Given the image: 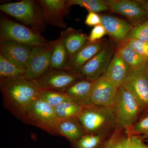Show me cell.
Instances as JSON below:
<instances>
[{"mask_svg": "<svg viewBox=\"0 0 148 148\" xmlns=\"http://www.w3.org/2000/svg\"><path fill=\"white\" fill-rule=\"evenodd\" d=\"M115 53L126 63L130 69H142L147 67V60L142 57L125 41H123L118 47Z\"/></svg>", "mask_w": 148, "mask_h": 148, "instance_id": "44dd1931", "label": "cell"}, {"mask_svg": "<svg viewBox=\"0 0 148 148\" xmlns=\"http://www.w3.org/2000/svg\"><path fill=\"white\" fill-rule=\"evenodd\" d=\"M39 96L53 108L63 102L71 101L65 92L53 90H40Z\"/></svg>", "mask_w": 148, "mask_h": 148, "instance_id": "4316f807", "label": "cell"}, {"mask_svg": "<svg viewBox=\"0 0 148 148\" xmlns=\"http://www.w3.org/2000/svg\"><path fill=\"white\" fill-rule=\"evenodd\" d=\"M130 69L126 63L115 53L103 76L119 88L124 82Z\"/></svg>", "mask_w": 148, "mask_h": 148, "instance_id": "ac0fdd59", "label": "cell"}, {"mask_svg": "<svg viewBox=\"0 0 148 148\" xmlns=\"http://www.w3.org/2000/svg\"><path fill=\"white\" fill-rule=\"evenodd\" d=\"M112 108L115 117L116 128L125 130L129 129L137 121L143 111L135 97L122 86L118 89Z\"/></svg>", "mask_w": 148, "mask_h": 148, "instance_id": "3957f363", "label": "cell"}, {"mask_svg": "<svg viewBox=\"0 0 148 148\" xmlns=\"http://www.w3.org/2000/svg\"><path fill=\"white\" fill-rule=\"evenodd\" d=\"M129 39L148 42V19L140 25L133 27L124 41Z\"/></svg>", "mask_w": 148, "mask_h": 148, "instance_id": "f546056e", "label": "cell"}, {"mask_svg": "<svg viewBox=\"0 0 148 148\" xmlns=\"http://www.w3.org/2000/svg\"><path fill=\"white\" fill-rule=\"evenodd\" d=\"M142 4L143 6V8L148 12V2L144 3H142Z\"/></svg>", "mask_w": 148, "mask_h": 148, "instance_id": "e575fe53", "label": "cell"}, {"mask_svg": "<svg viewBox=\"0 0 148 148\" xmlns=\"http://www.w3.org/2000/svg\"><path fill=\"white\" fill-rule=\"evenodd\" d=\"M113 46H104L100 52L83 66L80 73L86 79L94 82L106 73L112 60L113 53Z\"/></svg>", "mask_w": 148, "mask_h": 148, "instance_id": "30bf717a", "label": "cell"}, {"mask_svg": "<svg viewBox=\"0 0 148 148\" xmlns=\"http://www.w3.org/2000/svg\"><path fill=\"white\" fill-rule=\"evenodd\" d=\"M0 10L35 31L39 32L44 29L45 21L34 1L24 0L3 4L0 5Z\"/></svg>", "mask_w": 148, "mask_h": 148, "instance_id": "8992f818", "label": "cell"}, {"mask_svg": "<svg viewBox=\"0 0 148 148\" xmlns=\"http://www.w3.org/2000/svg\"><path fill=\"white\" fill-rule=\"evenodd\" d=\"M69 5H78L86 9L88 12H99L108 10L106 1L102 0H70Z\"/></svg>", "mask_w": 148, "mask_h": 148, "instance_id": "83f0119b", "label": "cell"}, {"mask_svg": "<svg viewBox=\"0 0 148 148\" xmlns=\"http://www.w3.org/2000/svg\"><path fill=\"white\" fill-rule=\"evenodd\" d=\"M53 49L52 42L49 45L33 48L26 69L25 77L27 78L34 81L50 68Z\"/></svg>", "mask_w": 148, "mask_h": 148, "instance_id": "9c48e42d", "label": "cell"}, {"mask_svg": "<svg viewBox=\"0 0 148 148\" xmlns=\"http://www.w3.org/2000/svg\"><path fill=\"white\" fill-rule=\"evenodd\" d=\"M21 121L51 134L58 135L57 127L60 120L56 116L53 108L39 95L30 104Z\"/></svg>", "mask_w": 148, "mask_h": 148, "instance_id": "277c9868", "label": "cell"}, {"mask_svg": "<svg viewBox=\"0 0 148 148\" xmlns=\"http://www.w3.org/2000/svg\"><path fill=\"white\" fill-rule=\"evenodd\" d=\"M0 88L5 108L21 121L40 91L34 81L26 77L0 78Z\"/></svg>", "mask_w": 148, "mask_h": 148, "instance_id": "6da1fadb", "label": "cell"}, {"mask_svg": "<svg viewBox=\"0 0 148 148\" xmlns=\"http://www.w3.org/2000/svg\"><path fill=\"white\" fill-rule=\"evenodd\" d=\"M26 70L18 67L0 53V78L14 79L25 77Z\"/></svg>", "mask_w": 148, "mask_h": 148, "instance_id": "603a6c76", "label": "cell"}, {"mask_svg": "<svg viewBox=\"0 0 148 148\" xmlns=\"http://www.w3.org/2000/svg\"><path fill=\"white\" fill-rule=\"evenodd\" d=\"M38 2L41 7L45 22L51 26L66 28L64 17L68 14L71 7L68 1L39 0Z\"/></svg>", "mask_w": 148, "mask_h": 148, "instance_id": "7c38bea8", "label": "cell"}, {"mask_svg": "<svg viewBox=\"0 0 148 148\" xmlns=\"http://www.w3.org/2000/svg\"><path fill=\"white\" fill-rule=\"evenodd\" d=\"M112 12L125 16L135 26L142 24L148 17V12L138 1L129 0H111L106 1Z\"/></svg>", "mask_w": 148, "mask_h": 148, "instance_id": "8fae6325", "label": "cell"}, {"mask_svg": "<svg viewBox=\"0 0 148 148\" xmlns=\"http://www.w3.org/2000/svg\"><path fill=\"white\" fill-rule=\"evenodd\" d=\"M123 41L148 61V42L135 39L127 40Z\"/></svg>", "mask_w": 148, "mask_h": 148, "instance_id": "4dcf8cb0", "label": "cell"}, {"mask_svg": "<svg viewBox=\"0 0 148 148\" xmlns=\"http://www.w3.org/2000/svg\"><path fill=\"white\" fill-rule=\"evenodd\" d=\"M147 141L148 142V137H147Z\"/></svg>", "mask_w": 148, "mask_h": 148, "instance_id": "d590c367", "label": "cell"}, {"mask_svg": "<svg viewBox=\"0 0 148 148\" xmlns=\"http://www.w3.org/2000/svg\"><path fill=\"white\" fill-rule=\"evenodd\" d=\"M57 132L58 135L64 136L72 144L75 143L86 134L82 125L77 117L60 121Z\"/></svg>", "mask_w": 148, "mask_h": 148, "instance_id": "ffe728a7", "label": "cell"}, {"mask_svg": "<svg viewBox=\"0 0 148 148\" xmlns=\"http://www.w3.org/2000/svg\"><path fill=\"white\" fill-rule=\"evenodd\" d=\"M77 118L86 134H107L109 130L116 127L115 117L112 107H84Z\"/></svg>", "mask_w": 148, "mask_h": 148, "instance_id": "7a4b0ae2", "label": "cell"}, {"mask_svg": "<svg viewBox=\"0 0 148 148\" xmlns=\"http://www.w3.org/2000/svg\"><path fill=\"white\" fill-rule=\"evenodd\" d=\"M84 78L81 74L71 70L49 68L34 82L40 90H53L65 92L72 85Z\"/></svg>", "mask_w": 148, "mask_h": 148, "instance_id": "52a82bcc", "label": "cell"}, {"mask_svg": "<svg viewBox=\"0 0 148 148\" xmlns=\"http://www.w3.org/2000/svg\"><path fill=\"white\" fill-rule=\"evenodd\" d=\"M70 28L62 32L58 39L52 41L53 49L51 56L50 68L64 69L69 61V56L65 45V40Z\"/></svg>", "mask_w": 148, "mask_h": 148, "instance_id": "d6986e66", "label": "cell"}, {"mask_svg": "<svg viewBox=\"0 0 148 148\" xmlns=\"http://www.w3.org/2000/svg\"><path fill=\"white\" fill-rule=\"evenodd\" d=\"M147 111L129 129L125 130L128 135L148 137V109Z\"/></svg>", "mask_w": 148, "mask_h": 148, "instance_id": "f1b7e54d", "label": "cell"}, {"mask_svg": "<svg viewBox=\"0 0 148 148\" xmlns=\"http://www.w3.org/2000/svg\"><path fill=\"white\" fill-rule=\"evenodd\" d=\"M101 17V25L107 34L117 41H123L134 27L131 23L114 16L102 15Z\"/></svg>", "mask_w": 148, "mask_h": 148, "instance_id": "2e32d148", "label": "cell"}, {"mask_svg": "<svg viewBox=\"0 0 148 148\" xmlns=\"http://www.w3.org/2000/svg\"><path fill=\"white\" fill-rule=\"evenodd\" d=\"M118 88L102 76L93 82L91 101L92 106L111 108L117 94Z\"/></svg>", "mask_w": 148, "mask_h": 148, "instance_id": "5bb4252c", "label": "cell"}, {"mask_svg": "<svg viewBox=\"0 0 148 148\" xmlns=\"http://www.w3.org/2000/svg\"><path fill=\"white\" fill-rule=\"evenodd\" d=\"M88 41V37L86 35L75 32L71 28H70V31L65 40L69 60L86 45Z\"/></svg>", "mask_w": 148, "mask_h": 148, "instance_id": "7402d4cb", "label": "cell"}, {"mask_svg": "<svg viewBox=\"0 0 148 148\" xmlns=\"http://www.w3.org/2000/svg\"><path fill=\"white\" fill-rule=\"evenodd\" d=\"M103 47V44L101 42L87 44L69 59L65 69L80 74L83 66L100 52Z\"/></svg>", "mask_w": 148, "mask_h": 148, "instance_id": "e0dca14e", "label": "cell"}, {"mask_svg": "<svg viewBox=\"0 0 148 148\" xmlns=\"http://www.w3.org/2000/svg\"><path fill=\"white\" fill-rule=\"evenodd\" d=\"M33 47L0 38V53L13 64L25 70Z\"/></svg>", "mask_w": 148, "mask_h": 148, "instance_id": "4fadbf2b", "label": "cell"}, {"mask_svg": "<svg viewBox=\"0 0 148 148\" xmlns=\"http://www.w3.org/2000/svg\"><path fill=\"white\" fill-rule=\"evenodd\" d=\"M106 135L86 134L72 145L74 148H101L105 144Z\"/></svg>", "mask_w": 148, "mask_h": 148, "instance_id": "484cf974", "label": "cell"}, {"mask_svg": "<svg viewBox=\"0 0 148 148\" xmlns=\"http://www.w3.org/2000/svg\"><path fill=\"white\" fill-rule=\"evenodd\" d=\"M122 86L135 97L143 110L148 109V73L147 67L130 69Z\"/></svg>", "mask_w": 148, "mask_h": 148, "instance_id": "ba28073f", "label": "cell"}, {"mask_svg": "<svg viewBox=\"0 0 148 148\" xmlns=\"http://www.w3.org/2000/svg\"><path fill=\"white\" fill-rule=\"evenodd\" d=\"M93 82L82 79L72 85L65 92L71 101L83 108L92 106L91 96Z\"/></svg>", "mask_w": 148, "mask_h": 148, "instance_id": "9a60e30c", "label": "cell"}, {"mask_svg": "<svg viewBox=\"0 0 148 148\" xmlns=\"http://www.w3.org/2000/svg\"><path fill=\"white\" fill-rule=\"evenodd\" d=\"M83 107L71 101L60 103L53 108L56 116L59 120L77 117Z\"/></svg>", "mask_w": 148, "mask_h": 148, "instance_id": "cb8c5ba5", "label": "cell"}, {"mask_svg": "<svg viewBox=\"0 0 148 148\" xmlns=\"http://www.w3.org/2000/svg\"><path fill=\"white\" fill-rule=\"evenodd\" d=\"M1 38L32 47L49 45L51 42L45 38L39 32L5 18L0 21Z\"/></svg>", "mask_w": 148, "mask_h": 148, "instance_id": "5b68a950", "label": "cell"}, {"mask_svg": "<svg viewBox=\"0 0 148 148\" xmlns=\"http://www.w3.org/2000/svg\"><path fill=\"white\" fill-rule=\"evenodd\" d=\"M131 136L124 130L116 128L106 141L103 148H130Z\"/></svg>", "mask_w": 148, "mask_h": 148, "instance_id": "d4e9b609", "label": "cell"}, {"mask_svg": "<svg viewBox=\"0 0 148 148\" xmlns=\"http://www.w3.org/2000/svg\"><path fill=\"white\" fill-rule=\"evenodd\" d=\"M130 148H148V145L144 143L140 136H131V147Z\"/></svg>", "mask_w": 148, "mask_h": 148, "instance_id": "836d02e7", "label": "cell"}, {"mask_svg": "<svg viewBox=\"0 0 148 148\" xmlns=\"http://www.w3.org/2000/svg\"><path fill=\"white\" fill-rule=\"evenodd\" d=\"M107 34L106 29L102 25L95 26L91 30L90 34L88 37V42L90 43L97 42Z\"/></svg>", "mask_w": 148, "mask_h": 148, "instance_id": "1f68e13d", "label": "cell"}, {"mask_svg": "<svg viewBox=\"0 0 148 148\" xmlns=\"http://www.w3.org/2000/svg\"><path fill=\"white\" fill-rule=\"evenodd\" d=\"M85 23L89 26H95L101 24V16L92 12H89L86 16Z\"/></svg>", "mask_w": 148, "mask_h": 148, "instance_id": "d6a6232c", "label": "cell"}, {"mask_svg": "<svg viewBox=\"0 0 148 148\" xmlns=\"http://www.w3.org/2000/svg\"><path fill=\"white\" fill-rule=\"evenodd\" d=\"M147 71H148V70H147Z\"/></svg>", "mask_w": 148, "mask_h": 148, "instance_id": "8d00e7d4", "label": "cell"}]
</instances>
